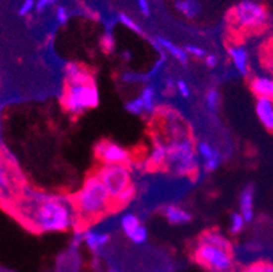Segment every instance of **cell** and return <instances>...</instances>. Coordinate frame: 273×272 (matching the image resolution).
<instances>
[{
    "label": "cell",
    "instance_id": "1",
    "mask_svg": "<svg viewBox=\"0 0 273 272\" xmlns=\"http://www.w3.org/2000/svg\"><path fill=\"white\" fill-rule=\"evenodd\" d=\"M27 222L37 231H67L78 224V214L72 198L63 195L34 193L22 208Z\"/></svg>",
    "mask_w": 273,
    "mask_h": 272
},
{
    "label": "cell",
    "instance_id": "2",
    "mask_svg": "<svg viewBox=\"0 0 273 272\" xmlns=\"http://www.w3.org/2000/svg\"><path fill=\"white\" fill-rule=\"evenodd\" d=\"M71 198L78 214V224L82 226L94 223L114 211L110 195L95 173L84 180L82 188Z\"/></svg>",
    "mask_w": 273,
    "mask_h": 272
},
{
    "label": "cell",
    "instance_id": "3",
    "mask_svg": "<svg viewBox=\"0 0 273 272\" xmlns=\"http://www.w3.org/2000/svg\"><path fill=\"white\" fill-rule=\"evenodd\" d=\"M199 155L196 151L192 135L167 140V158L164 169L174 176H190L197 170Z\"/></svg>",
    "mask_w": 273,
    "mask_h": 272
},
{
    "label": "cell",
    "instance_id": "4",
    "mask_svg": "<svg viewBox=\"0 0 273 272\" xmlns=\"http://www.w3.org/2000/svg\"><path fill=\"white\" fill-rule=\"evenodd\" d=\"M100 104V91L93 78L79 82H65L61 105L72 116H80Z\"/></svg>",
    "mask_w": 273,
    "mask_h": 272
},
{
    "label": "cell",
    "instance_id": "5",
    "mask_svg": "<svg viewBox=\"0 0 273 272\" xmlns=\"http://www.w3.org/2000/svg\"><path fill=\"white\" fill-rule=\"evenodd\" d=\"M193 255L196 262L207 272H235L232 249L199 240Z\"/></svg>",
    "mask_w": 273,
    "mask_h": 272
},
{
    "label": "cell",
    "instance_id": "6",
    "mask_svg": "<svg viewBox=\"0 0 273 272\" xmlns=\"http://www.w3.org/2000/svg\"><path fill=\"white\" fill-rule=\"evenodd\" d=\"M95 174L106 187L113 202V208L117 210V202L129 188L133 187L129 169L125 165H102Z\"/></svg>",
    "mask_w": 273,
    "mask_h": 272
},
{
    "label": "cell",
    "instance_id": "7",
    "mask_svg": "<svg viewBox=\"0 0 273 272\" xmlns=\"http://www.w3.org/2000/svg\"><path fill=\"white\" fill-rule=\"evenodd\" d=\"M268 18L267 8L253 0H243L232 10V22L242 29H257Z\"/></svg>",
    "mask_w": 273,
    "mask_h": 272
},
{
    "label": "cell",
    "instance_id": "8",
    "mask_svg": "<svg viewBox=\"0 0 273 272\" xmlns=\"http://www.w3.org/2000/svg\"><path fill=\"white\" fill-rule=\"evenodd\" d=\"M94 154L102 165H125L131 160L129 151L118 143L110 140H101L95 144Z\"/></svg>",
    "mask_w": 273,
    "mask_h": 272
},
{
    "label": "cell",
    "instance_id": "9",
    "mask_svg": "<svg viewBox=\"0 0 273 272\" xmlns=\"http://www.w3.org/2000/svg\"><path fill=\"white\" fill-rule=\"evenodd\" d=\"M196 151L200 160L203 161V170L205 173H214L218 170L221 163V155L212 144L201 140L196 144Z\"/></svg>",
    "mask_w": 273,
    "mask_h": 272
},
{
    "label": "cell",
    "instance_id": "10",
    "mask_svg": "<svg viewBox=\"0 0 273 272\" xmlns=\"http://www.w3.org/2000/svg\"><path fill=\"white\" fill-rule=\"evenodd\" d=\"M163 218L167 220V223L173 224V226H181V224H186L192 222V214L186 211L185 208L179 207V206H174V204H166L163 206L162 210Z\"/></svg>",
    "mask_w": 273,
    "mask_h": 272
},
{
    "label": "cell",
    "instance_id": "11",
    "mask_svg": "<svg viewBox=\"0 0 273 272\" xmlns=\"http://www.w3.org/2000/svg\"><path fill=\"white\" fill-rule=\"evenodd\" d=\"M250 90L257 98H269L273 100V76L271 75H257L253 76L250 82Z\"/></svg>",
    "mask_w": 273,
    "mask_h": 272
},
{
    "label": "cell",
    "instance_id": "12",
    "mask_svg": "<svg viewBox=\"0 0 273 272\" xmlns=\"http://www.w3.org/2000/svg\"><path fill=\"white\" fill-rule=\"evenodd\" d=\"M227 52L238 74L241 76H247L250 68H249V54H247L246 48L242 45H232V47H228Z\"/></svg>",
    "mask_w": 273,
    "mask_h": 272
},
{
    "label": "cell",
    "instance_id": "13",
    "mask_svg": "<svg viewBox=\"0 0 273 272\" xmlns=\"http://www.w3.org/2000/svg\"><path fill=\"white\" fill-rule=\"evenodd\" d=\"M256 114L260 123L268 132L273 134V100L269 98H257L256 101Z\"/></svg>",
    "mask_w": 273,
    "mask_h": 272
},
{
    "label": "cell",
    "instance_id": "14",
    "mask_svg": "<svg viewBox=\"0 0 273 272\" xmlns=\"http://www.w3.org/2000/svg\"><path fill=\"white\" fill-rule=\"evenodd\" d=\"M254 195L256 191L252 184L243 188L239 195V213L245 218L246 223L252 222L254 218Z\"/></svg>",
    "mask_w": 273,
    "mask_h": 272
},
{
    "label": "cell",
    "instance_id": "15",
    "mask_svg": "<svg viewBox=\"0 0 273 272\" xmlns=\"http://www.w3.org/2000/svg\"><path fill=\"white\" fill-rule=\"evenodd\" d=\"M167 158V142H164L161 135H154V144L148 163L153 167H164Z\"/></svg>",
    "mask_w": 273,
    "mask_h": 272
},
{
    "label": "cell",
    "instance_id": "16",
    "mask_svg": "<svg viewBox=\"0 0 273 272\" xmlns=\"http://www.w3.org/2000/svg\"><path fill=\"white\" fill-rule=\"evenodd\" d=\"M83 235V240L87 248L94 253L102 251L108 245V242L110 241V235L105 231H98V230H87V231H84Z\"/></svg>",
    "mask_w": 273,
    "mask_h": 272
},
{
    "label": "cell",
    "instance_id": "17",
    "mask_svg": "<svg viewBox=\"0 0 273 272\" xmlns=\"http://www.w3.org/2000/svg\"><path fill=\"white\" fill-rule=\"evenodd\" d=\"M155 43H157L164 52H167L168 54H171L178 63H181L182 65H188L189 54H186V51H185L184 48H179L175 44H173L170 40H167V38L164 37H157L155 38Z\"/></svg>",
    "mask_w": 273,
    "mask_h": 272
},
{
    "label": "cell",
    "instance_id": "18",
    "mask_svg": "<svg viewBox=\"0 0 273 272\" xmlns=\"http://www.w3.org/2000/svg\"><path fill=\"white\" fill-rule=\"evenodd\" d=\"M142 220L140 218L137 217L136 214H125V215H122V218L120 220V227L122 230V233L125 234L126 238H129L131 240L132 237L135 235L139 227L142 226Z\"/></svg>",
    "mask_w": 273,
    "mask_h": 272
},
{
    "label": "cell",
    "instance_id": "19",
    "mask_svg": "<svg viewBox=\"0 0 273 272\" xmlns=\"http://www.w3.org/2000/svg\"><path fill=\"white\" fill-rule=\"evenodd\" d=\"M174 5L188 19H193L201 12V4L197 0H175Z\"/></svg>",
    "mask_w": 273,
    "mask_h": 272
},
{
    "label": "cell",
    "instance_id": "20",
    "mask_svg": "<svg viewBox=\"0 0 273 272\" xmlns=\"http://www.w3.org/2000/svg\"><path fill=\"white\" fill-rule=\"evenodd\" d=\"M140 98L143 100V104L146 108V114H155L158 110L157 91L153 86H144L140 93Z\"/></svg>",
    "mask_w": 273,
    "mask_h": 272
},
{
    "label": "cell",
    "instance_id": "21",
    "mask_svg": "<svg viewBox=\"0 0 273 272\" xmlns=\"http://www.w3.org/2000/svg\"><path fill=\"white\" fill-rule=\"evenodd\" d=\"M8 163H4L0 161V196L1 198H10L11 189H12V182H11L10 173H8Z\"/></svg>",
    "mask_w": 273,
    "mask_h": 272
},
{
    "label": "cell",
    "instance_id": "22",
    "mask_svg": "<svg viewBox=\"0 0 273 272\" xmlns=\"http://www.w3.org/2000/svg\"><path fill=\"white\" fill-rule=\"evenodd\" d=\"M220 105V94L218 89H210L205 94V107L211 113H216Z\"/></svg>",
    "mask_w": 273,
    "mask_h": 272
},
{
    "label": "cell",
    "instance_id": "23",
    "mask_svg": "<svg viewBox=\"0 0 273 272\" xmlns=\"http://www.w3.org/2000/svg\"><path fill=\"white\" fill-rule=\"evenodd\" d=\"M245 224H246V220L242 217V214L239 211L231 213V217H230V233L232 235L239 234L242 230L245 229Z\"/></svg>",
    "mask_w": 273,
    "mask_h": 272
},
{
    "label": "cell",
    "instance_id": "24",
    "mask_svg": "<svg viewBox=\"0 0 273 272\" xmlns=\"http://www.w3.org/2000/svg\"><path fill=\"white\" fill-rule=\"evenodd\" d=\"M125 110L131 113V114H135V116L146 114V108H144V104H143V100L140 97L132 98V100H129V101L126 102Z\"/></svg>",
    "mask_w": 273,
    "mask_h": 272
},
{
    "label": "cell",
    "instance_id": "25",
    "mask_svg": "<svg viewBox=\"0 0 273 272\" xmlns=\"http://www.w3.org/2000/svg\"><path fill=\"white\" fill-rule=\"evenodd\" d=\"M118 21H120L121 23L126 27V29H129V30H132V32H135L137 33V34L143 36V30H142V27H140V25L133 21L129 15L120 12V14H118Z\"/></svg>",
    "mask_w": 273,
    "mask_h": 272
},
{
    "label": "cell",
    "instance_id": "26",
    "mask_svg": "<svg viewBox=\"0 0 273 272\" xmlns=\"http://www.w3.org/2000/svg\"><path fill=\"white\" fill-rule=\"evenodd\" d=\"M147 240H148V230L144 224H142V226L139 227V230H137L136 233H135V235L131 238L132 242H133V244H136V245H143V244H146V242H147Z\"/></svg>",
    "mask_w": 273,
    "mask_h": 272
},
{
    "label": "cell",
    "instance_id": "27",
    "mask_svg": "<svg viewBox=\"0 0 273 272\" xmlns=\"http://www.w3.org/2000/svg\"><path fill=\"white\" fill-rule=\"evenodd\" d=\"M184 49L186 51V54H192L196 59H204L205 56H207L204 49L200 48V47H196V45H186Z\"/></svg>",
    "mask_w": 273,
    "mask_h": 272
},
{
    "label": "cell",
    "instance_id": "28",
    "mask_svg": "<svg viewBox=\"0 0 273 272\" xmlns=\"http://www.w3.org/2000/svg\"><path fill=\"white\" fill-rule=\"evenodd\" d=\"M175 89H177V91H178V94L181 97H184V98H189L190 97L189 85L184 79H178L175 82Z\"/></svg>",
    "mask_w": 273,
    "mask_h": 272
},
{
    "label": "cell",
    "instance_id": "29",
    "mask_svg": "<svg viewBox=\"0 0 273 272\" xmlns=\"http://www.w3.org/2000/svg\"><path fill=\"white\" fill-rule=\"evenodd\" d=\"M33 8H36V3H34V0H25V1L22 3L21 7H19V11H18V12H19V15L21 16H25L27 15Z\"/></svg>",
    "mask_w": 273,
    "mask_h": 272
},
{
    "label": "cell",
    "instance_id": "30",
    "mask_svg": "<svg viewBox=\"0 0 273 272\" xmlns=\"http://www.w3.org/2000/svg\"><path fill=\"white\" fill-rule=\"evenodd\" d=\"M56 18H57V22L60 25H65L67 21H68V12L64 7H57L56 10Z\"/></svg>",
    "mask_w": 273,
    "mask_h": 272
},
{
    "label": "cell",
    "instance_id": "31",
    "mask_svg": "<svg viewBox=\"0 0 273 272\" xmlns=\"http://www.w3.org/2000/svg\"><path fill=\"white\" fill-rule=\"evenodd\" d=\"M137 7L144 16H148L151 14V7L148 0H137Z\"/></svg>",
    "mask_w": 273,
    "mask_h": 272
},
{
    "label": "cell",
    "instance_id": "32",
    "mask_svg": "<svg viewBox=\"0 0 273 272\" xmlns=\"http://www.w3.org/2000/svg\"><path fill=\"white\" fill-rule=\"evenodd\" d=\"M264 270V263H253V264H249L245 268H242L239 272H263Z\"/></svg>",
    "mask_w": 273,
    "mask_h": 272
},
{
    "label": "cell",
    "instance_id": "33",
    "mask_svg": "<svg viewBox=\"0 0 273 272\" xmlns=\"http://www.w3.org/2000/svg\"><path fill=\"white\" fill-rule=\"evenodd\" d=\"M204 63L208 68H215L216 65L219 64V59H218V56L214 54H207L204 57Z\"/></svg>",
    "mask_w": 273,
    "mask_h": 272
},
{
    "label": "cell",
    "instance_id": "34",
    "mask_svg": "<svg viewBox=\"0 0 273 272\" xmlns=\"http://www.w3.org/2000/svg\"><path fill=\"white\" fill-rule=\"evenodd\" d=\"M55 1L56 0H38L37 3H36V11L37 12H42L44 10H47L48 7L55 4Z\"/></svg>",
    "mask_w": 273,
    "mask_h": 272
},
{
    "label": "cell",
    "instance_id": "35",
    "mask_svg": "<svg viewBox=\"0 0 273 272\" xmlns=\"http://www.w3.org/2000/svg\"><path fill=\"white\" fill-rule=\"evenodd\" d=\"M264 61H265L267 68L271 71V74H273V48L267 49V56H265Z\"/></svg>",
    "mask_w": 273,
    "mask_h": 272
},
{
    "label": "cell",
    "instance_id": "36",
    "mask_svg": "<svg viewBox=\"0 0 273 272\" xmlns=\"http://www.w3.org/2000/svg\"><path fill=\"white\" fill-rule=\"evenodd\" d=\"M263 272H273V264H271V263H264Z\"/></svg>",
    "mask_w": 273,
    "mask_h": 272
},
{
    "label": "cell",
    "instance_id": "37",
    "mask_svg": "<svg viewBox=\"0 0 273 272\" xmlns=\"http://www.w3.org/2000/svg\"><path fill=\"white\" fill-rule=\"evenodd\" d=\"M122 57H124V59H126V60H131L132 54H129V52H124V54H122Z\"/></svg>",
    "mask_w": 273,
    "mask_h": 272
}]
</instances>
